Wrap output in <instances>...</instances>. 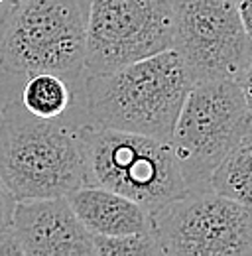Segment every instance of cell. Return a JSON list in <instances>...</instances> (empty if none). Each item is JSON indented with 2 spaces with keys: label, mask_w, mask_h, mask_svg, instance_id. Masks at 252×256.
<instances>
[{
  "label": "cell",
  "mask_w": 252,
  "mask_h": 256,
  "mask_svg": "<svg viewBox=\"0 0 252 256\" xmlns=\"http://www.w3.org/2000/svg\"><path fill=\"white\" fill-rule=\"evenodd\" d=\"M81 122L40 118L18 98H10L0 112V180L16 201L67 197L93 186Z\"/></svg>",
  "instance_id": "6da1fadb"
},
{
  "label": "cell",
  "mask_w": 252,
  "mask_h": 256,
  "mask_svg": "<svg viewBox=\"0 0 252 256\" xmlns=\"http://www.w3.org/2000/svg\"><path fill=\"white\" fill-rule=\"evenodd\" d=\"M193 81L174 50L83 79L85 110L96 126L170 142Z\"/></svg>",
  "instance_id": "7a4b0ae2"
},
{
  "label": "cell",
  "mask_w": 252,
  "mask_h": 256,
  "mask_svg": "<svg viewBox=\"0 0 252 256\" xmlns=\"http://www.w3.org/2000/svg\"><path fill=\"white\" fill-rule=\"evenodd\" d=\"M87 0H10L0 16V67L14 75L85 73Z\"/></svg>",
  "instance_id": "3957f363"
},
{
  "label": "cell",
  "mask_w": 252,
  "mask_h": 256,
  "mask_svg": "<svg viewBox=\"0 0 252 256\" xmlns=\"http://www.w3.org/2000/svg\"><path fill=\"white\" fill-rule=\"evenodd\" d=\"M93 186L106 188L140 203L150 213L188 190L170 142L81 122Z\"/></svg>",
  "instance_id": "277c9868"
},
{
  "label": "cell",
  "mask_w": 252,
  "mask_h": 256,
  "mask_svg": "<svg viewBox=\"0 0 252 256\" xmlns=\"http://www.w3.org/2000/svg\"><path fill=\"white\" fill-rule=\"evenodd\" d=\"M250 126L252 116L234 79L193 83L170 138L186 186L205 184Z\"/></svg>",
  "instance_id": "5b68a950"
},
{
  "label": "cell",
  "mask_w": 252,
  "mask_h": 256,
  "mask_svg": "<svg viewBox=\"0 0 252 256\" xmlns=\"http://www.w3.org/2000/svg\"><path fill=\"white\" fill-rule=\"evenodd\" d=\"M162 254H252V207L215 193L207 182L150 213Z\"/></svg>",
  "instance_id": "8992f818"
},
{
  "label": "cell",
  "mask_w": 252,
  "mask_h": 256,
  "mask_svg": "<svg viewBox=\"0 0 252 256\" xmlns=\"http://www.w3.org/2000/svg\"><path fill=\"white\" fill-rule=\"evenodd\" d=\"M172 0H87L85 75L172 50Z\"/></svg>",
  "instance_id": "52a82bcc"
},
{
  "label": "cell",
  "mask_w": 252,
  "mask_h": 256,
  "mask_svg": "<svg viewBox=\"0 0 252 256\" xmlns=\"http://www.w3.org/2000/svg\"><path fill=\"white\" fill-rule=\"evenodd\" d=\"M174 46L193 83L238 79L252 60V40L234 0H172Z\"/></svg>",
  "instance_id": "ba28073f"
},
{
  "label": "cell",
  "mask_w": 252,
  "mask_h": 256,
  "mask_svg": "<svg viewBox=\"0 0 252 256\" xmlns=\"http://www.w3.org/2000/svg\"><path fill=\"white\" fill-rule=\"evenodd\" d=\"M12 236L26 256H94L93 234L75 215L67 197L16 201Z\"/></svg>",
  "instance_id": "9c48e42d"
},
{
  "label": "cell",
  "mask_w": 252,
  "mask_h": 256,
  "mask_svg": "<svg viewBox=\"0 0 252 256\" xmlns=\"http://www.w3.org/2000/svg\"><path fill=\"white\" fill-rule=\"evenodd\" d=\"M69 205L91 234H130L152 230L150 211L100 186H85L67 195Z\"/></svg>",
  "instance_id": "30bf717a"
},
{
  "label": "cell",
  "mask_w": 252,
  "mask_h": 256,
  "mask_svg": "<svg viewBox=\"0 0 252 256\" xmlns=\"http://www.w3.org/2000/svg\"><path fill=\"white\" fill-rule=\"evenodd\" d=\"M207 186L222 197L252 207V126L211 172Z\"/></svg>",
  "instance_id": "8fae6325"
},
{
  "label": "cell",
  "mask_w": 252,
  "mask_h": 256,
  "mask_svg": "<svg viewBox=\"0 0 252 256\" xmlns=\"http://www.w3.org/2000/svg\"><path fill=\"white\" fill-rule=\"evenodd\" d=\"M20 100L34 116L63 118L73 102L71 83L56 73H34L22 89Z\"/></svg>",
  "instance_id": "7c38bea8"
},
{
  "label": "cell",
  "mask_w": 252,
  "mask_h": 256,
  "mask_svg": "<svg viewBox=\"0 0 252 256\" xmlns=\"http://www.w3.org/2000/svg\"><path fill=\"white\" fill-rule=\"evenodd\" d=\"M96 256H158L162 254L160 244L152 230L130 232V234H93Z\"/></svg>",
  "instance_id": "4fadbf2b"
},
{
  "label": "cell",
  "mask_w": 252,
  "mask_h": 256,
  "mask_svg": "<svg viewBox=\"0 0 252 256\" xmlns=\"http://www.w3.org/2000/svg\"><path fill=\"white\" fill-rule=\"evenodd\" d=\"M14 207H16V199L10 193V190L4 186V182L0 180V234L6 232L12 224V215H14Z\"/></svg>",
  "instance_id": "5bb4252c"
},
{
  "label": "cell",
  "mask_w": 252,
  "mask_h": 256,
  "mask_svg": "<svg viewBox=\"0 0 252 256\" xmlns=\"http://www.w3.org/2000/svg\"><path fill=\"white\" fill-rule=\"evenodd\" d=\"M236 83L240 85V91H242L244 100H246V106H248V114L252 116V60L250 64L244 67V71L238 75Z\"/></svg>",
  "instance_id": "9a60e30c"
},
{
  "label": "cell",
  "mask_w": 252,
  "mask_h": 256,
  "mask_svg": "<svg viewBox=\"0 0 252 256\" xmlns=\"http://www.w3.org/2000/svg\"><path fill=\"white\" fill-rule=\"evenodd\" d=\"M234 2H236V8H238L242 26L248 34V38L252 40V0H234Z\"/></svg>",
  "instance_id": "2e32d148"
},
{
  "label": "cell",
  "mask_w": 252,
  "mask_h": 256,
  "mask_svg": "<svg viewBox=\"0 0 252 256\" xmlns=\"http://www.w3.org/2000/svg\"><path fill=\"white\" fill-rule=\"evenodd\" d=\"M0 254H4V256L20 254V248H18V244H16V240H14L10 228H8L6 232L0 234Z\"/></svg>",
  "instance_id": "e0dca14e"
},
{
  "label": "cell",
  "mask_w": 252,
  "mask_h": 256,
  "mask_svg": "<svg viewBox=\"0 0 252 256\" xmlns=\"http://www.w3.org/2000/svg\"><path fill=\"white\" fill-rule=\"evenodd\" d=\"M4 2H6V0H0V4H4Z\"/></svg>",
  "instance_id": "ac0fdd59"
}]
</instances>
